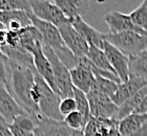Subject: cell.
<instances>
[{
	"instance_id": "1",
	"label": "cell",
	"mask_w": 147,
	"mask_h": 136,
	"mask_svg": "<svg viewBox=\"0 0 147 136\" xmlns=\"http://www.w3.org/2000/svg\"><path fill=\"white\" fill-rule=\"evenodd\" d=\"M9 70L11 71V87L19 98L21 106L36 119L41 114L38 107L35 67L20 66L9 62Z\"/></svg>"
},
{
	"instance_id": "2",
	"label": "cell",
	"mask_w": 147,
	"mask_h": 136,
	"mask_svg": "<svg viewBox=\"0 0 147 136\" xmlns=\"http://www.w3.org/2000/svg\"><path fill=\"white\" fill-rule=\"evenodd\" d=\"M35 80H36L37 97L40 113L45 117L53 118L56 121H63L64 117L61 115L59 106L62 97L57 94L49 84L42 79V76L35 69Z\"/></svg>"
},
{
	"instance_id": "3",
	"label": "cell",
	"mask_w": 147,
	"mask_h": 136,
	"mask_svg": "<svg viewBox=\"0 0 147 136\" xmlns=\"http://www.w3.org/2000/svg\"><path fill=\"white\" fill-rule=\"evenodd\" d=\"M104 39L128 58L137 56L147 49V35H142L136 31L107 33H104Z\"/></svg>"
},
{
	"instance_id": "4",
	"label": "cell",
	"mask_w": 147,
	"mask_h": 136,
	"mask_svg": "<svg viewBox=\"0 0 147 136\" xmlns=\"http://www.w3.org/2000/svg\"><path fill=\"white\" fill-rule=\"evenodd\" d=\"M43 52L52 64L56 85L59 95L63 97L74 96V85L71 78V71L59 59L55 50L49 46H43Z\"/></svg>"
},
{
	"instance_id": "5",
	"label": "cell",
	"mask_w": 147,
	"mask_h": 136,
	"mask_svg": "<svg viewBox=\"0 0 147 136\" xmlns=\"http://www.w3.org/2000/svg\"><path fill=\"white\" fill-rule=\"evenodd\" d=\"M32 14L43 21L49 22L57 27L69 22L62 11L56 5L54 1L49 0H30Z\"/></svg>"
},
{
	"instance_id": "6",
	"label": "cell",
	"mask_w": 147,
	"mask_h": 136,
	"mask_svg": "<svg viewBox=\"0 0 147 136\" xmlns=\"http://www.w3.org/2000/svg\"><path fill=\"white\" fill-rule=\"evenodd\" d=\"M90 107V115L95 118H116L119 106L113 103L111 97L95 91L86 93Z\"/></svg>"
},
{
	"instance_id": "7",
	"label": "cell",
	"mask_w": 147,
	"mask_h": 136,
	"mask_svg": "<svg viewBox=\"0 0 147 136\" xmlns=\"http://www.w3.org/2000/svg\"><path fill=\"white\" fill-rule=\"evenodd\" d=\"M58 28L60 30L65 46L78 58L86 57L89 49L88 43L77 31L76 28L71 24V22H67V23L59 26Z\"/></svg>"
},
{
	"instance_id": "8",
	"label": "cell",
	"mask_w": 147,
	"mask_h": 136,
	"mask_svg": "<svg viewBox=\"0 0 147 136\" xmlns=\"http://www.w3.org/2000/svg\"><path fill=\"white\" fill-rule=\"evenodd\" d=\"M73 131L63 121H56L39 115L36 121L35 136H71Z\"/></svg>"
},
{
	"instance_id": "9",
	"label": "cell",
	"mask_w": 147,
	"mask_h": 136,
	"mask_svg": "<svg viewBox=\"0 0 147 136\" xmlns=\"http://www.w3.org/2000/svg\"><path fill=\"white\" fill-rule=\"evenodd\" d=\"M104 52L121 82L127 81L129 79V58L106 40L104 43Z\"/></svg>"
},
{
	"instance_id": "10",
	"label": "cell",
	"mask_w": 147,
	"mask_h": 136,
	"mask_svg": "<svg viewBox=\"0 0 147 136\" xmlns=\"http://www.w3.org/2000/svg\"><path fill=\"white\" fill-rule=\"evenodd\" d=\"M30 17L32 20V24L34 25L41 33L44 46H49L53 49L65 46L61 33H60V30L56 25L49 23V22L43 21L41 19L35 17L33 14H30Z\"/></svg>"
},
{
	"instance_id": "11",
	"label": "cell",
	"mask_w": 147,
	"mask_h": 136,
	"mask_svg": "<svg viewBox=\"0 0 147 136\" xmlns=\"http://www.w3.org/2000/svg\"><path fill=\"white\" fill-rule=\"evenodd\" d=\"M69 71L74 87L84 93H88L95 83L96 76L87 65L86 57L80 58L79 64Z\"/></svg>"
},
{
	"instance_id": "12",
	"label": "cell",
	"mask_w": 147,
	"mask_h": 136,
	"mask_svg": "<svg viewBox=\"0 0 147 136\" xmlns=\"http://www.w3.org/2000/svg\"><path fill=\"white\" fill-rule=\"evenodd\" d=\"M104 21L108 25L110 33H122V31H136L142 35H147V31L138 27L132 22L129 15L123 14L118 11L107 13L104 16Z\"/></svg>"
},
{
	"instance_id": "13",
	"label": "cell",
	"mask_w": 147,
	"mask_h": 136,
	"mask_svg": "<svg viewBox=\"0 0 147 136\" xmlns=\"http://www.w3.org/2000/svg\"><path fill=\"white\" fill-rule=\"evenodd\" d=\"M23 107L12 96L9 89L0 82V115L6 121L12 123L18 115L26 113Z\"/></svg>"
},
{
	"instance_id": "14",
	"label": "cell",
	"mask_w": 147,
	"mask_h": 136,
	"mask_svg": "<svg viewBox=\"0 0 147 136\" xmlns=\"http://www.w3.org/2000/svg\"><path fill=\"white\" fill-rule=\"evenodd\" d=\"M71 22L77 31L82 36L83 39L88 43L89 46H96V47L104 49V33H100L99 30L90 26L88 23H86V21H84L82 17L71 19Z\"/></svg>"
},
{
	"instance_id": "15",
	"label": "cell",
	"mask_w": 147,
	"mask_h": 136,
	"mask_svg": "<svg viewBox=\"0 0 147 136\" xmlns=\"http://www.w3.org/2000/svg\"><path fill=\"white\" fill-rule=\"evenodd\" d=\"M147 80L137 78V76H129V79L126 82H123L119 85L118 90L116 91L115 95L113 96V103L117 106H122L129 97H131L134 94L140 89L146 86Z\"/></svg>"
},
{
	"instance_id": "16",
	"label": "cell",
	"mask_w": 147,
	"mask_h": 136,
	"mask_svg": "<svg viewBox=\"0 0 147 136\" xmlns=\"http://www.w3.org/2000/svg\"><path fill=\"white\" fill-rule=\"evenodd\" d=\"M34 66L37 72L42 76V79L49 84V86L55 91L56 93L59 94L58 89H57V85H56L55 76H54V71H53V67L51 62L49 61L47 57L45 56L43 48L39 49L34 54Z\"/></svg>"
},
{
	"instance_id": "17",
	"label": "cell",
	"mask_w": 147,
	"mask_h": 136,
	"mask_svg": "<svg viewBox=\"0 0 147 136\" xmlns=\"http://www.w3.org/2000/svg\"><path fill=\"white\" fill-rule=\"evenodd\" d=\"M20 44L23 49L30 54H34L39 49L43 48V40L42 36L38 29L34 25L32 24L30 26H26L22 28L20 31Z\"/></svg>"
},
{
	"instance_id": "18",
	"label": "cell",
	"mask_w": 147,
	"mask_h": 136,
	"mask_svg": "<svg viewBox=\"0 0 147 136\" xmlns=\"http://www.w3.org/2000/svg\"><path fill=\"white\" fill-rule=\"evenodd\" d=\"M54 2L69 20L82 17L89 7V0H55Z\"/></svg>"
},
{
	"instance_id": "19",
	"label": "cell",
	"mask_w": 147,
	"mask_h": 136,
	"mask_svg": "<svg viewBox=\"0 0 147 136\" xmlns=\"http://www.w3.org/2000/svg\"><path fill=\"white\" fill-rule=\"evenodd\" d=\"M145 124H147V114L131 113L121 119L119 123V130L122 136L129 135L139 130Z\"/></svg>"
},
{
	"instance_id": "20",
	"label": "cell",
	"mask_w": 147,
	"mask_h": 136,
	"mask_svg": "<svg viewBox=\"0 0 147 136\" xmlns=\"http://www.w3.org/2000/svg\"><path fill=\"white\" fill-rule=\"evenodd\" d=\"M146 95H147V85L144 86L142 89H140L139 91H137L131 97H129L128 100L123 104L122 106L119 107V111H118V113L116 115V119L121 121L124 117H126L127 115L134 113L136 109L139 107V105L146 97Z\"/></svg>"
},
{
	"instance_id": "21",
	"label": "cell",
	"mask_w": 147,
	"mask_h": 136,
	"mask_svg": "<svg viewBox=\"0 0 147 136\" xmlns=\"http://www.w3.org/2000/svg\"><path fill=\"white\" fill-rule=\"evenodd\" d=\"M14 22L20 23L23 27L32 25L30 13L25 11H0V23L6 27Z\"/></svg>"
},
{
	"instance_id": "22",
	"label": "cell",
	"mask_w": 147,
	"mask_h": 136,
	"mask_svg": "<svg viewBox=\"0 0 147 136\" xmlns=\"http://www.w3.org/2000/svg\"><path fill=\"white\" fill-rule=\"evenodd\" d=\"M129 76L147 80V50L129 58Z\"/></svg>"
},
{
	"instance_id": "23",
	"label": "cell",
	"mask_w": 147,
	"mask_h": 136,
	"mask_svg": "<svg viewBox=\"0 0 147 136\" xmlns=\"http://www.w3.org/2000/svg\"><path fill=\"white\" fill-rule=\"evenodd\" d=\"M86 58L92 62L96 67H98L102 70H106L110 72H115L113 66L110 65L109 61L104 52V49L96 47V46H89L88 52L86 54Z\"/></svg>"
},
{
	"instance_id": "24",
	"label": "cell",
	"mask_w": 147,
	"mask_h": 136,
	"mask_svg": "<svg viewBox=\"0 0 147 136\" xmlns=\"http://www.w3.org/2000/svg\"><path fill=\"white\" fill-rule=\"evenodd\" d=\"M119 85L120 84L117 83V82L105 79L103 76H96L95 83L92 85L90 91H95V92H98V93L104 94L106 96H109L113 98V96L116 93V91L118 90Z\"/></svg>"
},
{
	"instance_id": "25",
	"label": "cell",
	"mask_w": 147,
	"mask_h": 136,
	"mask_svg": "<svg viewBox=\"0 0 147 136\" xmlns=\"http://www.w3.org/2000/svg\"><path fill=\"white\" fill-rule=\"evenodd\" d=\"M74 98L76 100L77 111H79L81 113L83 121H84V125L86 126V124L88 123V121L92 117V115H90V107H89V102L88 98H87V95L81 90L74 87Z\"/></svg>"
},
{
	"instance_id": "26",
	"label": "cell",
	"mask_w": 147,
	"mask_h": 136,
	"mask_svg": "<svg viewBox=\"0 0 147 136\" xmlns=\"http://www.w3.org/2000/svg\"><path fill=\"white\" fill-rule=\"evenodd\" d=\"M129 17L137 26L147 31V0H144L135 11H132Z\"/></svg>"
},
{
	"instance_id": "27",
	"label": "cell",
	"mask_w": 147,
	"mask_h": 136,
	"mask_svg": "<svg viewBox=\"0 0 147 136\" xmlns=\"http://www.w3.org/2000/svg\"><path fill=\"white\" fill-rule=\"evenodd\" d=\"M54 50H55V52L59 57V59L61 60L62 63L64 64L69 70L75 68V67L79 64L80 58L75 56L66 46H62V47L56 48V49H54Z\"/></svg>"
},
{
	"instance_id": "28",
	"label": "cell",
	"mask_w": 147,
	"mask_h": 136,
	"mask_svg": "<svg viewBox=\"0 0 147 136\" xmlns=\"http://www.w3.org/2000/svg\"><path fill=\"white\" fill-rule=\"evenodd\" d=\"M0 11H25L32 14L30 0H0Z\"/></svg>"
},
{
	"instance_id": "29",
	"label": "cell",
	"mask_w": 147,
	"mask_h": 136,
	"mask_svg": "<svg viewBox=\"0 0 147 136\" xmlns=\"http://www.w3.org/2000/svg\"><path fill=\"white\" fill-rule=\"evenodd\" d=\"M66 126L69 127L71 130H83L85 125H84V121L81 113L79 111H74L71 113H69L68 115H66L63 119Z\"/></svg>"
},
{
	"instance_id": "30",
	"label": "cell",
	"mask_w": 147,
	"mask_h": 136,
	"mask_svg": "<svg viewBox=\"0 0 147 136\" xmlns=\"http://www.w3.org/2000/svg\"><path fill=\"white\" fill-rule=\"evenodd\" d=\"M7 71H9V58L6 57L0 47V82L3 83L9 89V84L7 81Z\"/></svg>"
},
{
	"instance_id": "31",
	"label": "cell",
	"mask_w": 147,
	"mask_h": 136,
	"mask_svg": "<svg viewBox=\"0 0 147 136\" xmlns=\"http://www.w3.org/2000/svg\"><path fill=\"white\" fill-rule=\"evenodd\" d=\"M59 110H60V113L63 117H65L66 115H68L71 112L76 111L77 110V105H76V100L73 97H63L61 100V103H60V106H59Z\"/></svg>"
},
{
	"instance_id": "32",
	"label": "cell",
	"mask_w": 147,
	"mask_h": 136,
	"mask_svg": "<svg viewBox=\"0 0 147 136\" xmlns=\"http://www.w3.org/2000/svg\"><path fill=\"white\" fill-rule=\"evenodd\" d=\"M5 45L7 47H11V48H19V47H21V44H20V33L19 31H15V30L7 29Z\"/></svg>"
},
{
	"instance_id": "33",
	"label": "cell",
	"mask_w": 147,
	"mask_h": 136,
	"mask_svg": "<svg viewBox=\"0 0 147 136\" xmlns=\"http://www.w3.org/2000/svg\"><path fill=\"white\" fill-rule=\"evenodd\" d=\"M98 118L90 117L88 123L86 124L85 128L83 129L84 132V136H96L99 134L98 132Z\"/></svg>"
},
{
	"instance_id": "34",
	"label": "cell",
	"mask_w": 147,
	"mask_h": 136,
	"mask_svg": "<svg viewBox=\"0 0 147 136\" xmlns=\"http://www.w3.org/2000/svg\"><path fill=\"white\" fill-rule=\"evenodd\" d=\"M0 136H13L9 129V123L0 115Z\"/></svg>"
},
{
	"instance_id": "35",
	"label": "cell",
	"mask_w": 147,
	"mask_h": 136,
	"mask_svg": "<svg viewBox=\"0 0 147 136\" xmlns=\"http://www.w3.org/2000/svg\"><path fill=\"white\" fill-rule=\"evenodd\" d=\"M134 113H139V114H147V95L145 97L143 102H142L139 107L135 110Z\"/></svg>"
},
{
	"instance_id": "36",
	"label": "cell",
	"mask_w": 147,
	"mask_h": 136,
	"mask_svg": "<svg viewBox=\"0 0 147 136\" xmlns=\"http://www.w3.org/2000/svg\"><path fill=\"white\" fill-rule=\"evenodd\" d=\"M6 33H7V28L2 23H0V46L5 45Z\"/></svg>"
},
{
	"instance_id": "37",
	"label": "cell",
	"mask_w": 147,
	"mask_h": 136,
	"mask_svg": "<svg viewBox=\"0 0 147 136\" xmlns=\"http://www.w3.org/2000/svg\"><path fill=\"white\" fill-rule=\"evenodd\" d=\"M119 123H117L116 125H113L105 136H122L121 133H120V130H119Z\"/></svg>"
},
{
	"instance_id": "38",
	"label": "cell",
	"mask_w": 147,
	"mask_h": 136,
	"mask_svg": "<svg viewBox=\"0 0 147 136\" xmlns=\"http://www.w3.org/2000/svg\"><path fill=\"white\" fill-rule=\"evenodd\" d=\"M126 136H147V124H145L142 128H140L139 130L135 131L134 133L129 134Z\"/></svg>"
},
{
	"instance_id": "39",
	"label": "cell",
	"mask_w": 147,
	"mask_h": 136,
	"mask_svg": "<svg viewBox=\"0 0 147 136\" xmlns=\"http://www.w3.org/2000/svg\"><path fill=\"white\" fill-rule=\"evenodd\" d=\"M13 136H35L34 132H21V133L13 134Z\"/></svg>"
},
{
	"instance_id": "40",
	"label": "cell",
	"mask_w": 147,
	"mask_h": 136,
	"mask_svg": "<svg viewBox=\"0 0 147 136\" xmlns=\"http://www.w3.org/2000/svg\"><path fill=\"white\" fill-rule=\"evenodd\" d=\"M71 136H84V132L83 130H74Z\"/></svg>"
},
{
	"instance_id": "41",
	"label": "cell",
	"mask_w": 147,
	"mask_h": 136,
	"mask_svg": "<svg viewBox=\"0 0 147 136\" xmlns=\"http://www.w3.org/2000/svg\"><path fill=\"white\" fill-rule=\"evenodd\" d=\"M96 136H101V135H100V134H97V135H96Z\"/></svg>"
},
{
	"instance_id": "42",
	"label": "cell",
	"mask_w": 147,
	"mask_h": 136,
	"mask_svg": "<svg viewBox=\"0 0 147 136\" xmlns=\"http://www.w3.org/2000/svg\"><path fill=\"white\" fill-rule=\"evenodd\" d=\"M49 1H55V0H49Z\"/></svg>"
},
{
	"instance_id": "43",
	"label": "cell",
	"mask_w": 147,
	"mask_h": 136,
	"mask_svg": "<svg viewBox=\"0 0 147 136\" xmlns=\"http://www.w3.org/2000/svg\"><path fill=\"white\" fill-rule=\"evenodd\" d=\"M146 50H147V49H146Z\"/></svg>"
}]
</instances>
